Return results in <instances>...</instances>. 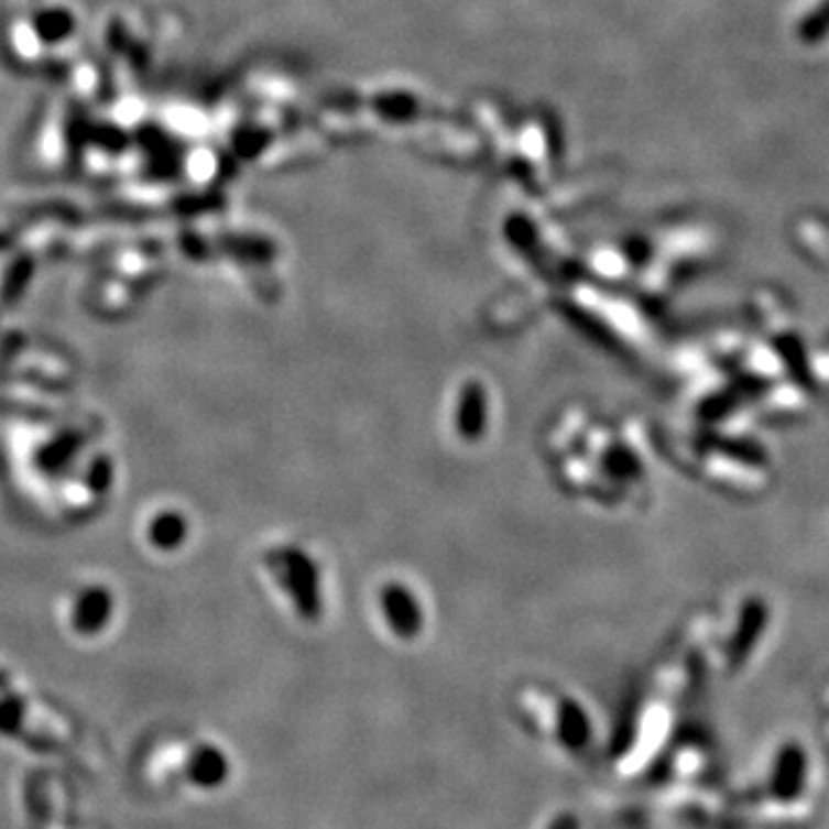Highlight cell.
<instances>
[{"label":"cell","instance_id":"1","mask_svg":"<svg viewBox=\"0 0 829 829\" xmlns=\"http://www.w3.org/2000/svg\"><path fill=\"white\" fill-rule=\"evenodd\" d=\"M807 774H809L807 751H804V746L797 742H786L776 751V756L772 761L767 795L778 804H790L799 799V795L804 793V786H807Z\"/></svg>","mask_w":829,"mask_h":829},{"label":"cell","instance_id":"10","mask_svg":"<svg viewBox=\"0 0 829 829\" xmlns=\"http://www.w3.org/2000/svg\"><path fill=\"white\" fill-rule=\"evenodd\" d=\"M548 829H581V822L574 814H560L550 820Z\"/></svg>","mask_w":829,"mask_h":829},{"label":"cell","instance_id":"3","mask_svg":"<svg viewBox=\"0 0 829 829\" xmlns=\"http://www.w3.org/2000/svg\"><path fill=\"white\" fill-rule=\"evenodd\" d=\"M187 778L198 788H217L229 778V761L215 746H200L187 763Z\"/></svg>","mask_w":829,"mask_h":829},{"label":"cell","instance_id":"8","mask_svg":"<svg viewBox=\"0 0 829 829\" xmlns=\"http://www.w3.org/2000/svg\"><path fill=\"white\" fill-rule=\"evenodd\" d=\"M797 35L804 44H818L829 35V0H822L797 26Z\"/></svg>","mask_w":829,"mask_h":829},{"label":"cell","instance_id":"6","mask_svg":"<svg viewBox=\"0 0 829 829\" xmlns=\"http://www.w3.org/2000/svg\"><path fill=\"white\" fill-rule=\"evenodd\" d=\"M383 607H385V613L390 615L394 630L399 634H413L417 630V622H419V613H417V607L413 597L404 590V588H385V597H383Z\"/></svg>","mask_w":829,"mask_h":829},{"label":"cell","instance_id":"7","mask_svg":"<svg viewBox=\"0 0 829 829\" xmlns=\"http://www.w3.org/2000/svg\"><path fill=\"white\" fill-rule=\"evenodd\" d=\"M74 31V19L65 10H46L35 17V33L40 40L54 44L63 42Z\"/></svg>","mask_w":829,"mask_h":829},{"label":"cell","instance_id":"9","mask_svg":"<svg viewBox=\"0 0 829 829\" xmlns=\"http://www.w3.org/2000/svg\"><path fill=\"white\" fill-rule=\"evenodd\" d=\"M463 404L468 406L466 408V413H463V426H468V429L475 434L477 429H482V417H484V401H482V392L480 394H477V392H470L466 399H463Z\"/></svg>","mask_w":829,"mask_h":829},{"label":"cell","instance_id":"4","mask_svg":"<svg viewBox=\"0 0 829 829\" xmlns=\"http://www.w3.org/2000/svg\"><path fill=\"white\" fill-rule=\"evenodd\" d=\"M774 348L778 358H782L793 383H797L801 390H814L816 381H814V371H811L807 346H804V341L797 335H778L774 339Z\"/></svg>","mask_w":829,"mask_h":829},{"label":"cell","instance_id":"5","mask_svg":"<svg viewBox=\"0 0 829 829\" xmlns=\"http://www.w3.org/2000/svg\"><path fill=\"white\" fill-rule=\"evenodd\" d=\"M592 735L590 719L576 700H565L558 710V738L569 751H581L588 746Z\"/></svg>","mask_w":829,"mask_h":829},{"label":"cell","instance_id":"2","mask_svg":"<svg viewBox=\"0 0 829 829\" xmlns=\"http://www.w3.org/2000/svg\"><path fill=\"white\" fill-rule=\"evenodd\" d=\"M767 626V604L763 599L753 597L746 599L740 620H738V630L731 641V666H742L744 659L751 655L753 647L759 645L763 632Z\"/></svg>","mask_w":829,"mask_h":829}]
</instances>
